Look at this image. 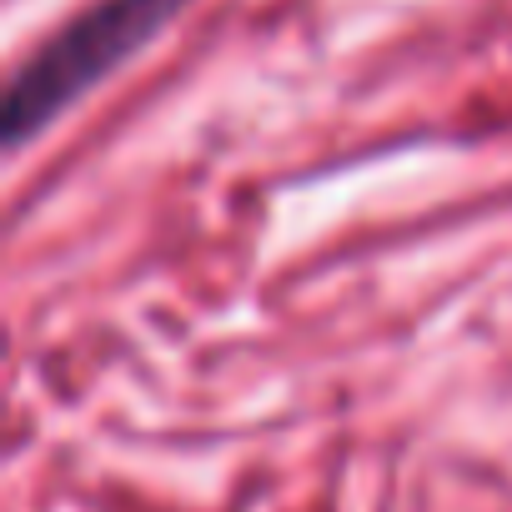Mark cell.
Masks as SVG:
<instances>
[{
	"label": "cell",
	"mask_w": 512,
	"mask_h": 512,
	"mask_svg": "<svg viewBox=\"0 0 512 512\" xmlns=\"http://www.w3.org/2000/svg\"><path fill=\"white\" fill-rule=\"evenodd\" d=\"M181 6L186 0H96L81 16H71L51 41L31 51V61L6 86V106H0L6 151H21L91 86H101L116 66H126L141 46H151L176 21Z\"/></svg>",
	"instance_id": "1"
}]
</instances>
